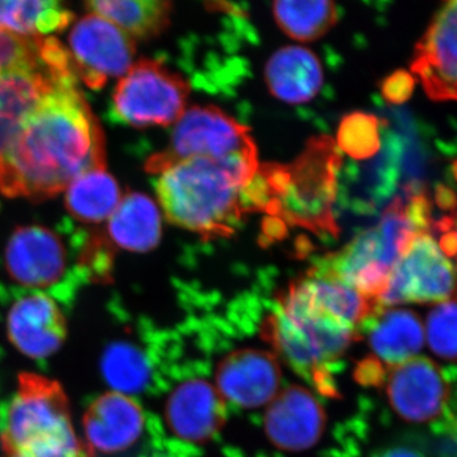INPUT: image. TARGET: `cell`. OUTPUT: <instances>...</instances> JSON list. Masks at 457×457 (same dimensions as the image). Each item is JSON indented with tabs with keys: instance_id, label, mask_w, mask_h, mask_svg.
<instances>
[{
	"instance_id": "obj_33",
	"label": "cell",
	"mask_w": 457,
	"mask_h": 457,
	"mask_svg": "<svg viewBox=\"0 0 457 457\" xmlns=\"http://www.w3.org/2000/svg\"><path fill=\"white\" fill-rule=\"evenodd\" d=\"M453 230H455L456 236H457V207L455 210H453ZM456 262H457V254L455 255Z\"/></svg>"
},
{
	"instance_id": "obj_14",
	"label": "cell",
	"mask_w": 457,
	"mask_h": 457,
	"mask_svg": "<svg viewBox=\"0 0 457 457\" xmlns=\"http://www.w3.org/2000/svg\"><path fill=\"white\" fill-rule=\"evenodd\" d=\"M276 354L260 348H240L219 362L218 392L237 407L260 408L278 394L281 369Z\"/></svg>"
},
{
	"instance_id": "obj_11",
	"label": "cell",
	"mask_w": 457,
	"mask_h": 457,
	"mask_svg": "<svg viewBox=\"0 0 457 457\" xmlns=\"http://www.w3.org/2000/svg\"><path fill=\"white\" fill-rule=\"evenodd\" d=\"M83 431V445L89 457L126 456L143 440L145 411L130 395L107 392L87 409Z\"/></svg>"
},
{
	"instance_id": "obj_26",
	"label": "cell",
	"mask_w": 457,
	"mask_h": 457,
	"mask_svg": "<svg viewBox=\"0 0 457 457\" xmlns=\"http://www.w3.org/2000/svg\"><path fill=\"white\" fill-rule=\"evenodd\" d=\"M337 145L357 161L372 158L381 146L378 117L366 112H352L343 117L337 132Z\"/></svg>"
},
{
	"instance_id": "obj_12",
	"label": "cell",
	"mask_w": 457,
	"mask_h": 457,
	"mask_svg": "<svg viewBox=\"0 0 457 457\" xmlns=\"http://www.w3.org/2000/svg\"><path fill=\"white\" fill-rule=\"evenodd\" d=\"M411 71L432 101L457 102V0L432 18L416 45Z\"/></svg>"
},
{
	"instance_id": "obj_8",
	"label": "cell",
	"mask_w": 457,
	"mask_h": 457,
	"mask_svg": "<svg viewBox=\"0 0 457 457\" xmlns=\"http://www.w3.org/2000/svg\"><path fill=\"white\" fill-rule=\"evenodd\" d=\"M457 294L453 263L429 231L420 233L390 273L381 305L446 302Z\"/></svg>"
},
{
	"instance_id": "obj_16",
	"label": "cell",
	"mask_w": 457,
	"mask_h": 457,
	"mask_svg": "<svg viewBox=\"0 0 457 457\" xmlns=\"http://www.w3.org/2000/svg\"><path fill=\"white\" fill-rule=\"evenodd\" d=\"M9 342L23 356L32 360L55 354L68 337V321L55 300L44 293L21 297L7 317Z\"/></svg>"
},
{
	"instance_id": "obj_7",
	"label": "cell",
	"mask_w": 457,
	"mask_h": 457,
	"mask_svg": "<svg viewBox=\"0 0 457 457\" xmlns=\"http://www.w3.org/2000/svg\"><path fill=\"white\" fill-rule=\"evenodd\" d=\"M191 86L163 62H135L113 90L112 112L119 121L137 129L170 126L187 110Z\"/></svg>"
},
{
	"instance_id": "obj_19",
	"label": "cell",
	"mask_w": 457,
	"mask_h": 457,
	"mask_svg": "<svg viewBox=\"0 0 457 457\" xmlns=\"http://www.w3.org/2000/svg\"><path fill=\"white\" fill-rule=\"evenodd\" d=\"M365 326L372 357L387 368L414 359L425 345L422 321L408 309L381 306Z\"/></svg>"
},
{
	"instance_id": "obj_13",
	"label": "cell",
	"mask_w": 457,
	"mask_h": 457,
	"mask_svg": "<svg viewBox=\"0 0 457 457\" xmlns=\"http://www.w3.org/2000/svg\"><path fill=\"white\" fill-rule=\"evenodd\" d=\"M5 270L16 284L33 290L55 286L68 270L62 237L41 225L17 228L4 252Z\"/></svg>"
},
{
	"instance_id": "obj_23",
	"label": "cell",
	"mask_w": 457,
	"mask_h": 457,
	"mask_svg": "<svg viewBox=\"0 0 457 457\" xmlns=\"http://www.w3.org/2000/svg\"><path fill=\"white\" fill-rule=\"evenodd\" d=\"M74 13L55 0H0V29L23 37H50L73 22Z\"/></svg>"
},
{
	"instance_id": "obj_18",
	"label": "cell",
	"mask_w": 457,
	"mask_h": 457,
	"mask_svg": "<svg viewBox=\"0 0 457 457\" xmlns=\"http://www.w3.org/2000/svg\"><path fill=\"white\" fill-rule=\"evenodd\" d=\"M270 92L286 104L311 102L324 82L323 68L312 51L286 46L276 51L264 68Z\"/></svg>"
},
{
	"instance_id": "obj_10",
	"label": "cell",
	"mask_w": 457,
	"mask_h": 457,
	"mask_svg": "<svg viewBox=\"0 0 457 457\" xmlns=\"http://www.w3.org/2000/svg\"><path fill=\"white\" fill-rule=\"evenodd\" d=\"M383 386L390 407L402 420L429 423L433 433L440 428L449 389L444 370L432 360L414 357L389 368Z\"/></svg>"
},
{
	"instance_id": "obj_24",
	"label": "cell",
	"mask_w": 457,
	"mask_h": 457,
	"mask_svg": "<svg viewBox=\"0 0 457 457\" xmlns=\"http://www.w3.org/2000/svg\"><path fill=\"white\" fill-rule=\"evenodd\" d=\"M273 16L279 29L296 41L309 42L323 37L336 25L338 12L328 0H284L273 3Z\"/></svg>"
},
{
	"instance_id": "obj_9",
	"label": "cell",
	"mask_w": 457,
	"mask_h": 457,
	"mask_svg": "<svg viewBox=\"0 0 457 457\" xmlns=\"http://www.w3.org/2000/svg\"><path fill=\"white\" fill-rule=\"evenodd\" d=\"M69 56L75 75L90 89L104 88L123 77L137 55V41L106 18L88 13L75 22L69 35Z\"/></svg>"
},
{
	"instance_id": "obj_29",
	"label": "cell",
	"mask_w": 457,
	"mask_h": 457,
	"mask_svg": "<svg viewBox=\"0 0 457 457\" xmlns=\"http://www.w3.org/2000/svg\"><path fill=\"white\" fill-rule=\"evenodd\" d=\"M414 87H416V79L413 75L408 71H398L385 78L381 83V93L389 104H400L411 97Z\"/></svg>"
},
{
	"instance_id": "obj_21",
	"label": "cell",
	"mask_w": 457,
	"mask_h": 457,
	"mask_svg": "<svg viewBox=\"0 0 457 457\" xmlns=\"http://www.w3.org/2000/svg\"><path fill=\"white\" fill-rule=\"evenodd\" d=\"M84 7L106 18L134 41L161 36L170 27L173 13V4L167 0H95Z\"/></svg>"
},
{
	"instance_id": "obj_34",
	"label": "cell",
	"mask_w": 457,
	"mask_h": 457,
	"mask_svg": "<svg viewBox=\"0 0 457 457\" xmlns=\"http://www.w3.org/2000/svg\"><path fill=\"white\" fill-rule=\"evenodd\" d=\"M451 171H453V177H455L457 182V161L453 162V165H451Z\"/></svg>"
},
{
	"instance_id": "obj_30",
	"label": "cell",
	"mask_w": 457,
	"mask_h": 457,
	"mask_svg": "<svg viewBox=\"0 0 457 457\" xmlns=\"http://www.w3.org/2000/svg\"><path fill=\"white\" fill-rule=\"evenodd\" d=\"M387 370H389L387 366L383 365L380 361L371 356L361 361L354 371V376L361 385L381 387Z\"/></svg>"
},
{
	"instance_id": "obj_22",
	"label": "cell",
	"mask_w": 457,
	"mask_h": 457,
	"mask_svg": "<svg viewBox=\"0 0 457 457\" xmlns=\"http://www.w3.org/2000/svg\"><path fill=\"white\" fill-rule=\"evenodd\" d=\"M122 197L119 182L106 168H99L71 183L65 189V206L75 220L102 224L112 216Z\"/></svg>"
},
{
	"instance_id": "obj_6",
	"label": "cell",
	"mask_w": 457,
	"mask_h": 457,
	"mask_svg": "<svg viewBox=\"0 0 457 457\" xmlns=\"http://www.w3.org/2000/svg\"><path fill=\"white\" fill-rule=\"evenodd\" d=\"M174 125L168 146L147 159V173H163L188 159L224 161L237 155L257 154L248 129L216 106L189 107Z\"/></svg>"
},
{
	"instance_id": "obj_31",
	"label": "cell",
	"mask_w": 457,
	"mask_h": 457,
	"mask_svg": "<svg viewBox=\"0 0 457 457\" xmlns=\"http://www.w3.org/2000/svg\"><path fill=\"white\" fill-rule=\"evenodd\" d=\"M436 201L442 210H453V212L457 207V195L442 183L436 187Z\"/></svg>"
},
{
	"instance_id": "obj_25",
	"label": "cell",
	"mask_w": 457,
	"mask_h": 457,
	"mask_svg": "<svg viewBox=\"0 0 457 457\" xmlns=\"http://www.w3.org/2000/svg\"><path fill=\"white\" fill-rule=\"evenodd\" d=\"M102 374L112 392L137 394L143 392L152 378V365L137 345L117 342L104 351Z\"/></svg>"
},
{
	"instance_id": "obj_32",
	"label": "cell",
	"mask_w": 457,
	"mask_h": 457,
	"mask_svg": "<svg viewBox=\"0 0 457 457\" xmlns=\"http://www.w3.org/2000/svg\"><path fill=\"white\" fill-rule=\"evenodd\" d=\"M376 457H425L422 453L408 447H394V449L385 450Z\"/></svg>"
},
{
	"instance_id": "obj_17",
	"label": "cell",
	"mask_w": 457,
	"mask_h": 457,
	"mask_svg": "<svg viewBox=\"0 0 457 457\" xmlns=\"http://www.w3.org/2000/svg\"><path fill=\"white\" fill-rule=\"evenodd\" d=\"M164 418L179 440L206 444L224 428L227 411L218 389L196 378L174 387L165 402Z\"/></svg>"
},
{
	"instance_id": "obj_3",
	"label": "cell",
	"mask_w": 457,
	"mask_h": 457,
	"mask_svg": "<svg viewBox=\"0 0 457 457\" xmlns=\"http://www.w3.org/2000/svg\"><path fill=\"white\" fill-rule=\"evenodd\" d=\"M360 336V330L315 306L295 281L279 295L263 323L264 341L327 396L337 394L328 368L341 359Z\"/></svg>"
},
{
	"instance_id": "obj_4",
	"label": "cell",
	"mask_w": 457,
	"mask_h": 457,
	"mask_svg": "<svg viewBox=\"0 0 457 457\" xmlns=\"http://www.w3.org/2000/svg\"><path fill=\"white\" fill-rule=\"evenodd\" d=\"M0 442L8 457H64L86 450L75 432L64 387L36 372L18 375Z\"/></svg>"
},
{
	"instance_id": "obj_35",
	"label": "cell",
	"mask_w": 457,
	"mask_h": 457,
	"mask_svg": "<svg viewBox=\"0 0 457 457\" xmlns=\"http://www.w3.org/2000/svg\"><path fill=\"white\" fill-rule=\"evenodd\" d=\"M64 457H89L88 453H87L86 450H83L82 453H74V455H69Z\"/></svg>"
},
{
	"instance_id": "obj_27",
	"label": "cell",
	"mask_w": 457,
	"mask_h": 457,
	"mask_svg": "<svg viewBox=\"0 0 457 457\" xmlns=\"http://www.w3.org/2000/svg\"><path fill=\"white\" fill-rule=\"evenodd\" d=\"M427 339L433 353L457 360V300L436 306L427 318Z\"/></svg>"
},
{
	"instance_id": "obj_36",
	"label": "cell",
	"mask_w": 457,
	"mask_h": 457,
	"mask_svg": "<svg viewBox=\"0 0 457 457\" xmlns=\"http://www.w3.org/2000/svg\"><path fill=\"white\" fill-rule=\"evenodd\" d=\"M4 457H8V456H4Z\"/></svg>"
},
{
	"instance_id": "obj_2",
	"label": "cell",
	"mask_w": 457,
	"mask_h": 457,
	"mask_svg": "<svg viewBox=\"0 0 457 457\" xmlns=\"http://www.w3.org/2000/svg\"><path fill=\"white\" fill-rule=\"evenodd\" d=\"M258 170V154L188 159L159 174L156 196L171 224L204 239L228 237L248 210L245 191Z\"/></svg>"
},
{
	"instance_id": "obj_15",
	"label": "cell",
	"mask_w": 457,
	"mask_h": 457,
	"mask_svg": "<svg viewBox=\"0 0 457 457\" xmlns=\"http://www.w3.org/2000/svg\"><path fill=\"white\" fill-rule=\"evenodd\" d=\"M326 422V411L311 390L291 385L270 403L264 414V432L278 449L302 453L323 437Z\"/></svg>"
},
{
	"instance_id": "obj_1",
	"label": "cell",
	"mask_w": 457,
	"mask_h": 457,
	"mask_svg": "<svg viewBox=\"0 0 457 457\" xmlns=\"http://www.w3.org/2000/svg\"><path fill=\"white\" fill-rule=\"evenodd\" d=\"M106 168V140L77 80L57 86L21 123L0 158V194L47 200L78 177Z\"/></svg>"
},
{
	"instance_id": "obj_20",
	"label": "cell",
	"mask_w": 457,
	"mask_h": 457,
	"mask_svg": "<svg viewBox=\"0 0 457 457\" xmlns=\"http://www.w3.org/2000/svg\"><path fill=\"white\" fill-rule=\"evenodd\" d=\"M106 237L111 245L125 251H153L162 239V216L155 201L140 192L123 195L108 219Z\"/></svg>"
},
{
	"instance_id": "obj_28",
	"label": "cell",
	"mask_w": 457,
	"mask_h": 457,
	"mask_svg": "<svg viewBox=\"0 0 457 457\" xmlns=\"http://www.w3.org/2000/svg\"><path fill=\"white\" fill-rule=\"evenodd\" d=\"M444 370L447 381V404L445 420L435 432L437 437H446L457 445V366H447Z\"/></svg>"
},
{
	"instance_id": "obj_5",
	"label": "cell",
	"mask_w": 457,
	"mask_h": 457,
	"mask_svg": "<svg viewBox=\"0 0 457 457\" xmlns=\"http://www.w3.org/2000/svg\"><path fill=\"white\" fill-rule=\"evenodd\" d=\"M411 240L413 231L407 219L399 212H385L376 227L354 237L317 267L380 303L390 273Z\"/></svg>"
}]
</instances>
